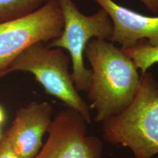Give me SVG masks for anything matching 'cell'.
Returning <instances> with one entry per match:
<instances>
[{"label":"cell","instance_id":"obj_1","mask_svg":"<svg viewBox=\"0 0 158 158\" xmlns=\"http://www.w3.org/2000/svg\"><path fill=\"white\" fill-rule=\"evenodd\" d=\"M84 56L92 67V82L87 93L94 119L102 123L121 113L135 98L141 76L130 57L122 48L106 40L92 39Z\"/></svg>","mask_w":158,"mask_h":158},{"label":"cell","instance_id":"obj_2","mask_svg":"<svg viewBox=\"0 0 158 158\" xmlns=\"http://www.w3.org/2000/svg\"><path fill=\"white\" fill-rule=\"evenodd\" d=\"M101 124L105 141L127 148L135 158L158 155V81L154 75L141 73L133 101Z\"/></svg>","mask_w":158,"mask_h":158},{"label":"cell","instance_id":"obj_3","mask_svg":"<svg viewBox=\"0 0 158 158\" xmlns=\"http://www.w3.org/2000/svg\"><path fill=\"white\" fill-rule=\"evenodd\" d=\"M70 64V56L63 49L39 43L20 54L9 66L6 75L17 71L30 73L47 94L78 112L88 124H91L90 106L76 89Z\"/></svg>","mask_w":158,"mask_h":158},{"label":"cell","instance_id":"obj_4","mask_svg":"<svg viewBox=\"0 0 158 158\" xmlns=\"http://www.w3.org/2000/svg\"><path fill=\"white\" fill-rule=\"evenodd\" d=\"M63 16L62 31L49 46L67 51L72 64V75L76 89L87 92L92 82V71L84 64V52L92 39L109 40L113 24L102 8L92 15H85L73 0H58Z\"/></svg>","mask_w":158,"mask_h":158},{"label":"cell","instance_id":"obj_5","mask_svg":"<svg viewBox=\"0 0 158 158\" xmlns=\"http://www.w3.org/2000/svg\"><path fill=\"white\" fill-rule=\"evenodd\" d=\"M63 25L58 0H48L30 13L0 23V77L6 76L13 60L29 47L56 38Z\"/></svg>","mask_w":158,"mask_h":158},{"label":"cell","instance_id":"obj_6","mask_svg":"<svg viewBox=\"0 0 158 158\" xmlns=\"http://www.w3.org/2000/svg\"><path fill=\"white\" fill-rule=\"evenodd\" d=\"M87 122L72 109L59 112L52 119L48 137L34 158H103V144L87 134Z\"/></svg>","mask_w":158,"mask_h":158},{"label":"cell","instance_id":"obj_7","mask_svg":"<svg viewBox=\"0 0 158 158\" xmlns=\"http://www.w3.org/2000/svg\"><path fill=\"white\" fill-rule=\"evenodd\" d=\"M52 107L46 102H31L17 110L5 134L21 158H34L38 154L52 122Z\"/></svg>","mask_w":158,"mask_h":158},{"label":"cell","instance_id":"obj_8","mask_svg":"<svg viewBox=\"0 0 158 158\" xmlns=\"http://www.w3.org/2000/svg\"><path fill=\"white\" fill-rule=\"evenodd\" d=\"M109 15L113 24L110 41L118 43L123 50L145 41L158 46V15L149 16L123 7L114 0H93Z\"/></svg>","mask_w":158,"mask_h":158},{"label":"cell","instance_id":"obj_9","mask_svg":"<svg viewBox=\"0 0 158 158\" xmlns=\"http://www.w3.org/2000/svg\"><path fill=\"white\" fill-rule=\"evenodd\" d=\"M48 0H0V23L36 10Z\"/></svg>","mask_w":158,"mask_h":158},{"label":"cell","instance_id":"obj_10","mask_svg":"<svg viewBox=\"0 0 158 158\" xmlns=\"http://www.w3.org/2000/svg\"><path fill=\"white\" fill-rule=\"evenodd\" d=\"M124 51L133 59L138 70L141 71V73L147 72L153 65L158 64V46H151L145 41Z\"/></svg>","mask_w":158,"mask_h":158},{"label":"cell","instance_id":"obj_11","mask_svg":"<svg viewBox=\"0 0 158 158\" xmlns=\"http://www.w3.org/2000/svg\"><path fill=\"white\" fill-rule=\"evenodd\" d=\"M0 158H21L15 152L5 133L0 139Z\"/></svg>","mask_w":158,"mask_h":158},{"label":"cell","instance_id":"obj_12","mask_svg":"<svg viewBox=\"0 0 158 158\" xmlns=\"http://www.w3.org/2000/svg\"><path fill=\"white\" fill-rule=\"evenodd\" d=\"M147 9L155 13H158V0H139Z\"/></svg>","mask_w":158,"mask_h":158},{"label":"cell","instance_id":"obj_13","mask_svg":"<svg viewBox=\"0 0 158 158\" xmlns=\"http://www.w3.org/2000/svg\"><path fill=\"white\" fill-rule=\"evenodd\" d=\"M6 118L5 116V112L4 108H2V106L0 105V126H2V124L4 123Z\"/></svg>","mask_w":158,"mask_h":158},{"label":"cell","instance_id":"obj_14","mask_svg":"<svg viewBox=\"0 0 158 158\" xmlns=\"http://www.w3.org/2000/svg\"><path fill=\"white\" fill-rule=\"evenodd\" d=\"M2 136V130H1V126H0V139H1Z\"/></svg>","mask_w":158,"mask_h":158}]
</instances>
